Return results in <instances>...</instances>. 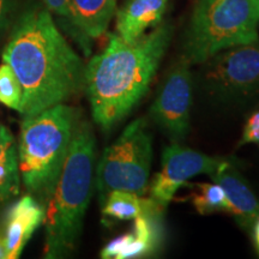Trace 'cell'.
Segmentation results:
<instances>
[{"mask_svg": "<svg viewBox=\"0 0 259 259\" xmlns=\"http://www.w3.org/2000/svg\"><path fill=\"white\" fill-rule=\"evenodd\" d=\"M194 78L191 64L183 56L168 70L149 115L173 142H180L190 132Z\"/></svg>", "mask_w": 259, "mask_h": 259, "instance_id": "cell-8", "label": "cell"}, {"mask_svg": "<svg viewBox=\"0 0 259 259\" xmlns=\"http://www.w3.org/2000/svg\"><path fill=\"white\" fill-rule=\"evenodd\" d=\"M78 121L76 108L59 103L22 122L17 150L21 179L44 205L56 185Z\"/></svg>", "mask_w": 259, "mask_h": 259, "instance_id": "cell-4", "label": "cell"}, {"mask_svg": "<svg viewBox=\"0 0 259 259\" xmlns=\"http://www.w3.org/2000/svg\"><path fill=\"white\" fill-rule=\"evenodd\" d=\"M173 34L160 23L135 41L109 35L107 47L85 65L84 87L94 121L108 131L147 95Z\"/></svg>", "mask_w": 259, "mask_h": 259, "instance_id": "cell-2", "label": "cell"}, {"mask_svg": "<svg viewBox=\"0 0 259 259\" xmlns=\"http://www.w3.org/2000/svg\"><path fill=\"white\" fill-rule=\"evenodd\" d=\"M169 0H126L115 12L116 35L124 41H135L162 23Z\"/></svg>", "mask_w": 259, "mask_h": 259, "instance_id": "cell-13", "label": "cell"}, {"mask_svg": "<svg viewBox=\"0 0 259 259\" xmlns=\"http://www.w3.org/2000/svg\"><path fill=\"white\" fill-rule=\"evenodd\" d=\"M153 203L149 197H142L127 191L115 190L108 193L102 204V213L107 218L128 221L141 216Z\"/></svg>", "mask_w": 259, "mask_h": 259, "instance_id": "cell-16", "label": "cell"}, {"mask_svg": "<svg viewBox=\"0 0 259 259\" xmlns=\"http://www.w3.org/2000/svg\"><path fill=\"white\" fill-rule=\"evenodd\" d=\"M45 205L31 194L22 197L8 212L5 225V259H17L34 233L44 225Z\"/></svg>", "mask_w": 259, "mask_h": 259, "instance_id": "cell-12", "label": "cell"}, {"mask_svg": "<svg viewBox=\"0 0 259 259\" xmlns=\"http://www.w3.org/2000/svg\"><path fill=\"white\" fill-rule=\"evenodd\" d=\"M251 232H252V239H253L254 247L259 254V218L255 220L253 226H252Z\"/></svg>", "mask_w": 259, "mask_h": 259, "instance_id": "cell-22", "label": "cell"}, {"mask_svg": "<svg viewBox=\"0 0 259 259\" xmlns=\"http://www.w3.org/2000/svg\"><path fill=\"white\" fill-rule=\"evenodd\" d=\"M204 95L220 105L259 99V40L219 52L200 64L197 74Z\"/></svg>", "mask_w": 259, "mask_h": 259, "instance_id": "cell-7", "label": "cell"}, {"mask_svg": "<svg viewBox=\"0 0 259 259\" xmlns=\"http://www.w3.org/2000/svg\"><path fill=\"white\" fill-rule=\"evenodd\" d=\"M259 40V0H198L183 57L200 65L219 52Z\"/></svg>", "mask_w": 259, "mask_h": 259, "instance_id": "cell-5", "label": "cell"}, {"mask_svg": "<svg viewBox=\"0 0 259 259\" xmlns=\"http://www.w3.org/2000/svg\"><path fill=\"white\" fill-rule=\"evenodd\" d=\"M96 142L89 122L79 120L61 171L45 203V258L70 255L82 233L95 183Z\"/></svg>", "mask_w": 259, "mask_h": 259, "instance_id": "cell-3", "label": "cell"}, {"mask_svg": "<svg viewBox=\"0 0 259 259\" xmlns=\"http://www.w3.org/2000/svg\"><path fill=\"white\" fill-rule=\"evenodd\" d=\"M118 0H69L71 25L85 40L105 34L116 12Z\"/></svg>", "mask_w": 259, "mask_h": 259, "instance_id": "cell-14", "label": "cell"}, {"mask_svg": "<svg viewBox=\"0 0 259 259\" xmlns=\"http://www.w3.org/2000/svg\"><path fill=\"white\" fill-rule=\"evenodd\" d=\"M6 250H5V240L4 235L0 234V259H5Z\"/></svg>", "mask_w": 259, "mask_h": 259, "instance_id": "cell-23", "label": "cell"}, {"mask_svg": "<svg viewBox=\"0 0 259 259\" xmlns=\"http://www.w3.org/2000/svg\"><path fill=\"white\" fill-rule=\"evenodd\" d=\"M51 14L69 18V0H41Z\"/></svg>", "mask_w": 259, "mask_h": 259, "instance_id": "cell-20", "label": "cell"}, {"mask_svg": "<svg viewBox=\"0 0 259 259\" xmlns=\"http://www.w3.org/2000/svg\"><path fill=\"white\" fill-rule=\"evenodd\" d=\"M223 160L225 157L210 156L173 142L163 149L161 169L149 184V198L167 209L180 187L200 174L210 177Z\"/></svg>", "mask_w": 259, "mask_h": 259, "instance_id": "cell-9", "label": "cell"}, {"mask_svg": "<svg viewBox=\"0 0 259 259\" xmlns=\"http://www.w3.org/2000/svg\"><path fill=\"white\" fill-rule=\"evenodd\" d=\"M247 144L259 145V103L246 120L238 147H244Z\"/></svg>", "mask_w": 259, "mask_h": 259, "instance_id": "cell-19", "label": "cell"}, {"mask_svg": "<svg viewBox=\"0 0 259 259\" xmlns=\"http://www.w3.org/2000/svg\"><path fill=\"white\" fill-rule=\"evenodd\" d=\"M3 60L22 85L23 119L65 103L84 87L85 65L47 9H30L19 17Z\"/></svg>", "mask_w": 259, "mask_h": 259, "instance_id": "cell-1", "label": "cell"}, {"mask_svg": "<svg viewBox=\"0 0 259 259\" xmlns=\"http://www.w3.org/2000/svg\"><path fill=\"white\" fill-rule=\"evenodd\" d=\"M21 180L14 136L8 127L0 125V202L18 196Z\"/></svg>", "mask_w": 259, "mask_h": 259, "instance_id": "cell-15", "label": "cell"}, {"mask_svg": "<svg viewBox=\"0 0 259 259\" xmlns=\"http://www.w3.org/2000/svg\"><path fill=\"white\" fill-rule=\"evenodd\" d=\"M225 190L229 202V213L244 231L250 232L259 218V198L233 162L225 158L210 176Z\"/></svg>", "mask_w": 259, "mask_h": 259, "instance_id": "cell-11", "label": "cell"}, {"mask_svg": "<svg viewBox=\"0 0 259 259\" xmlns=\"http://www.w3.org/2000/svg\"><path fill=\"white\" fill-rule=\"evenodd\" d=\"M194 186L196 191L192 194V203L197 212L203 216L215 212L229 213L228 198L218 183H199Z\"/></svg>", "mask_w": 259, "mask_h": 259, "instance_id": "cell-17", "label": "cell"}, {"mask_svg": "<svg viewBox=\"0 0 259 259\" xmlns=\"http://www.w3.org/2000/svg\"><path fill=\"white\" fill-rule=\"evenodd\" d=\"M0 102L18 113L22 108V85L8 64L0 66Z\"/></svg>", "mask_w": 259, "mask_h": 259, "instance_id": "cell-18", "label": "cell"}, {"mask_svg": "<svg viewBox=\"0 0 259 259\" xmlns=\"http://www.w3.org/2000/svg\"><path fill=\"white\" fill-rule=\"evenodd\" d=\"M166 209L156 203L134 220V227L125 234L112 239L101 251L103 259H135L155 254L163 241V215Z\"/></svg>", "mask_w": 259, "mask_h": 259, "instance_id": "cell-10", "label": "cell"}, {"mask_svg": "<svg viewBox=\"0 0 259 259\" xmlns=\"http://www.w3.org/2000/svg\"><path fill=\"white\" fill-rule=\"evenodd\" d=\"M10 11H11V0H0V32L9 23Z\"/></svg>", "mask_w": 259, "mask_h": 259, "instance_id": "cell-21", "label": "cell"}, {"mask_svg": "<svg viewBox=\"0 0 259 259\" xmlns=\"http://www.w3.org/2000/svg\"><path fill=\"white\" fill-rule=\"evenodd\" d=\"M153 162V141L144 118L126 126L119 138L105 149L95 168V187L100 204L109 192L127 191L147 196Z\"/></svg>", "mask_w": 259, "mask_h": 259, "instance_id": "cell-6", "label": "cell"}]
</instances>
